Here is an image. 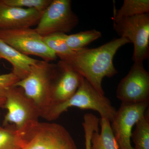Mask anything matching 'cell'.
<instances>
[{
  "label": "cell",
  "mask_w": 149,
  "mask_h": 149,
  "mask_svg": "<svg viewBox=\"0 0 149 149\" xmlns=\"http://www.w3.org/2000/svg\"></svg>",
  "instance_id": "603a6c76"
},
{
  "label": "cell",
  "mask_w": 149,
  "mask_h": 149,
  "mask_svg": "<svg viewBox=\"0 0 149 149\" xmlns=\"http://www.w3.org/2000/svg\"><path fill=\"white\" fill-rule=\"evenodd\" d=\"M113 28L120 37L125 38L133 44L134 62L143 63L148 58L149 13L113 21Z\"/></svg>",
  "instance_id": "5b68a950"
},
{
  "label": "cell",
  "mask_w": 149,
  "mask_h": 149,
  "mask_svg": "<svg viewBox=\"0 0 149 149\" xmlns=\"http://www.w3.org/2000/svg\"><path fill=\"white\" fill-rule=\"evenodd\" d=\"M63 39L68 47L72 51L85 48L86 46L102 36L101 32L95 29L82 31L72 35L63 34Z\"/></svg>",
  "instance_id": "2e32d148"
},
{
  "label": "cell",
  "mask_w": 149,
  "mask_h": 149,
  "mask_svg": "<svg viewBox=\"0 0 149 149\" xmlns=\"http://www.w3.org/2000/svg\"><path fill=\"white\" fill-rule=\"evenodd\" d=\"M19 80L12 72L0 74V108H4L7 94L10 88L14 86Z\"/></svg>",
  "instance_id": "44dd1931"
},
{
  "label": "cell",
  "mask_w": 149,
  "mask_h": 149,
  "mask_svg": "<svg viewBox=\"0 0 149 149\" xmlns=\"http://www.w3.org/2000/svg\"><path fill=\"white\" fill-rule=\"evenodd\" d=\"M130 43L120 37L93 49L84 48L62 58L61 60L68 63L76 72L88 80L99 93L104 95L102 87L104 77H111L118 73L113 59L118 50Z\"/></svg>",
  "instance_id": "6da1fadb"
},
{
  "label": "cell",
  "mask_w": 149,
  "mask_h": 149,
  "mask_svg": "<svg viewBox=\"0 0 149 149\" xmlns=\"http://www.w3.org/2000/svg\"><path fill=\"white\" fill-rule=\"evenodd\" d=\"M43 13L33 9L12 6L0 0V29L30 28L37 25Z\"/></svg>",
  "instance_id": "7c38bea8"
},
{
  "label": "cell",
  "mask_w": 149,
  "mask_h": 149,
  "mask_svg": "<svg viewBox=\"0 0 149 149\" xmlns=\"http://www.w3.org/2000/svg\"><path fill=\"white\" fill-rule=\"evenodd\" d=\"M98 119L92 116H87L83 118V126L85 133V149H91V139L92 134L99 130Z\"/></svg>",
  "instance_id": "7402d4cb"
},
{
  "label": "cell",
  "mask_w": 149,
  "mask_h": 149,
  "mask_svg": "<svg viewBox=\"0 0 149 149\" xmlns=\"http://www.w3.org/2000/svg\"><path fill=\"white\" fill-rule=\"evenodd\" d=\"M23 149H78L69 132L55 123H34L23 135Z\"/></svg>",
  "instance_id": "277c9868"
},
{
  "label": "cell",
  "mask_w": 149,
  "mask_h": 149,
  "mask_svg": "<svg viewBox=\"0 0 149 149\" xmlns=\"http://www.w3.org/2000/svg\"><path fill=\"white\" fill-rule=\"evenodd\" d=\"M24 146L22 135L15 128L0 126V149H22Z\"/></svg>",
  "instance_id": "ac0fdd59"
},
{
  "label": "cell",
  "mask_w": 149,
  "mask_h": 149,
  "mask_svg": "<svg viewBox=\"0 0 149 149\" xmlns=\"http://www.w3.org/2000/svg\"><path fill=\"white\" fill-rule=\"evenodd\" d=\"M63 34L55 33L43 37V40L47 46L60 59L69 55L73 52L67 45Z\"/></svg>",
  "instance_id": "d6986e66"
},
{
  "label": "cell",
  "mask_w": 149,
  "mask_h": 149,
  "mask_svg": "<svg viewBox=\"0 0 149 149\" xmlns=\"http://www.w3.org/2000/svg\"><path fill=\"white\" fill-rule=\"evenodd\" d=\"M57 65V71L52 87V107L71 98L76 93L83 78L65 62L60 60Z\"/></svg>",
  "instance_id": "8fae6325"
},
{
  "label": "cell",
  "mask_w": 149,
  "mask_h": 149,
  "mask_svg": "<svg viewBox=\"0 0 149 149\" xmlns=\"http://www.w3.org/2000/svg\"><path fill=\"white\" fill-rule=\"evenodd\" d=\"M116 93L122 104L149 103V73L143 63L134 62L118 84Z\"/></svg>",
  "instance_id": "9c48e42d"
},
{
  "label": "cell",
  "mask_w": 149,
  "mask_h": 149,
  "mask_svg": "<svg viewBox=\"0 0 149 149\" xmlns=\"http://www.w3.org/2000/svg\"><path fill=\"white\" fill-rule=\"evenodd\" d=\"M3 108L7 110L4 125L14 123L15 129L22 134L41 116V113L33 102L26 96L19 87L13 86L7 94Z\"/></svg>",
  "instance_id": "8992f818"
},
{
  "label": "cell",
  "mask_w": 149,
  "mask_h": 149,
  "mask_svg": "<svg viewBox=\"0 0 149 149\" xmlns=\"http://www.w3.org/2000/svg\"><path fill=\"white\" fill-rule=\"evenodd\" d=\"M131 139L135 144L134 149H149V116L145 115L136 124Z\"/></svg>",
  "instance_id": "e0dca14e"
},
{
  "label": "cell",
  "mask_w": 149,
  "mask_h": 149,
  "mask_svg": "<svg viewBox=\"0 0 149 149\" xmlns=\"http://www.w3.org/2000/svg\"><path fill=\"white\" fill-rule=\"evenodd\" d=\"M108 119L101 118V133L95 131L92 134L91 149H119Z\"/></svg>",
  "instance_id": "5bb4252c"
},
{
  "label": "cell",
  "mask_w": 149,
  "mask_h": 149,
  "mask_svg": "<svg viewBox=\"0 0 149 149\" xmlns=\"http://www.w3.org/2000/svg\"><path fill=\"white\" fill-rule=\"evenodd\" d=\"M0 39L21 53L40 57L50 62L57 56L43 40V37L30 28L0 29Z\"/></svg>",
  "instance_id": "ba28073f"
},
{
  "label": "cell",
  "mask_w": 149,
  "mask_h": 149,
  "mask_svg": "<svg viewBox=\"0 0 149 149\" xmlns=\"http://www.w3.org/2000/svg\"><path fill=\"white\" fill-rule=\"evenodd\" d=\"M4 59L13 66L12 72L19 80L25 78L32 66L39 61L19 52L0 39V59Z\"/></svg>",
  "instance_id": "4fadbf2b"
},
{
  "label": "cell",
  "mask_w": 149,
  "mask_h": 149,
  "mask_svg": "<svg viewBox=\"0 0 149 149\" xmlns=\"http://www.w3.org/2000/svg\"><path fill=\"white\" fill-rule=\"evenodd\" d=\"M70 0H53L43 12L35 28L42 37L70 32L79 22L78 17L72 11Z\"/></svg>",
  "instance_id": "52a82bcc"
},
{
  "label": "cell",
  "mask_w": 149,
  "mask_h": 149,
  "mask_svg": "<svg viewBox=\"0 0 149 149\" xmlns=\"http://www.w3.org/2000/svg\"><path fill=\"white\" fill-rule=\"evenodd\" d=\"M149 103L133 105L121 104L111 123L119 149H134L131 143L132 129L145 115Z\"/></svg>",
  "instance_id": "30bf717a"
},
{
  "label": "cell",
  "mask_w": 149,
  "mask_h": 149,
  "mask_svg": "<svg viewBox=\"0 0 149 149\" xmlns=\"http://www.w3.org/2000/svg\"><path fill=\"white\" fill-rule=\"evenodd\" d=\"M57 71V64L39 60L32 66L27 77L19 80L14 86L23 90L44 118L52 107V87Z\"/></svg>",
  "instance_id": "7a4b0ae2"
},
{
  "label": "cell",
  "mask_w": 149,
  "mask_h": 149,
  "mask_svg": "<svg viewBox=\"0 0 149 149\" xmlns=\"http://www.w3.org/2000/svg\"><path fill=\"white\" fill-rule=\"evenodd\" d=\"M71 107L95 111L99 113L101 118L108 119L111 123L117 111L109 99L99 93L84 77L74 95L66 101L52 107L45 118L48 120H55Z\"/></svg>",
  "instance_id": "3957f363"
},
{
  "label": "cell",
  "mask_w": 149,
  "mask_h": 149,
  "mask_svg": "<svg viewBox=\"0 0 149 149\" xmlns=\"http://www.w3.org/2000/svg\"><path fill=\"white\" fill-rule=\"evenodd\" d=\"M149 0H124L122 6L119 9L113 6V21H117L125 17L149 13Z\"/></svg>",
  "instance_id": "9a60e30c"
},
{
  "label": "cell",
  "mask_w": 149,
  "mask_h": 149,
  "mask_svg": "<svg viewBox=\"0 0 149 149\" xmlns=\"http://www.w3.org/2000/svg\"><path fill=\"white\" fill-rule=\"evenodd\" d=\"M12 6L33 9L43 13L52 2V0H2Z\"/></svg>",
  "instance_id": "ffe728a7"
}]
</instances>
